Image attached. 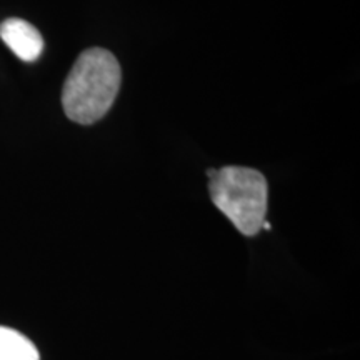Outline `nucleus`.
Listing matches in <instances>:
<instances>
[{
	"label": "nucleus",
	"mask_w": 360,
	"mask_h": 360,
	"mask_svg": "<svg viewBox=\"0 0 360 360\" xmlns=\"http://www.w3.org/2000/svg\"><path fill=\"white\" fill-rule=\"evenodd\" d=\"M122 80L114 53L101 47L80 53L62 90V107L74 122L90 125L110 110Z\"/></svg>",
	"instance_id": "obj_1"
},
{
	"label": "nucleus",
	"mask_w": 360,
	"mask_h": 360,
	"mask_svg": "<svg viewBox=\"0 0 360 360\" xmlns=\"http://www.w3.org/2000/svg\"><path fill=\"white\" fill-rule=\"evenodd\" d=\"M215 207L247 237L255 236L265 222L267 180L259 170L227 165L207 170Z\"/></svg>",
	"instance_id": "obj_2"
},
{
	"label": "nucleus",
	"mask_w": 360,
	"mask_h": 360,
	"mask_svg": "<svg viewBox=\"0 0 360 360\" xmlns=\"http://www.w3.org/2000/svg\"><path fill=\"white\" fill-rule=\"evenodd\" d=\"M0 39L24 62L37 60L44 51V39L39 30L30 22L17 17L0 24Z\"/></svg>",
	"instance_id": "obj_3"
},
{
	"label": "nucleus",
	"mask_w": 360,
	"mask_h": 360,
	"mask_svg": "<svg viewBox=\"0 0 360 360\" xmlns=\"http://www.w3.org/2000/svg\"><path fill=\"white\" fill-rule=\"evenodd\" d=\"M0 360H39V352L20 332L0 327Z\"/></svg>",
	"instance_id": "obj_4"
}]
</instances>
